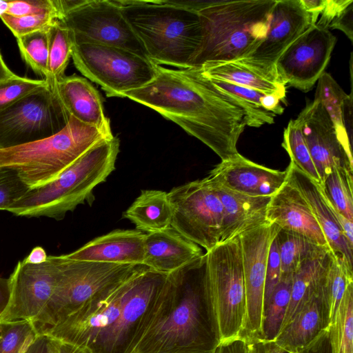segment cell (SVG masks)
Masks as SVG:
<instances>
[{"mask_svg":"<svg viewBox=\"0 0 353 353\" xmlns=\"http://www.w3.org/2000/svg\"><path fill=\"white\" fill-rule=\"evenodd\" d=\"M157 75L127 97L157 112L196 137L221 159L238 154L245 114L195 68L172 69L157 65Z\"/></svg>","mask_w":353,"mask_h":353,"instance_id":"cell-1","label":"cell"},{"mask_svg":"<svg viewBox=\"0 0 353 353\" xmlns=\"http://www.w3.org/2000/svg\"><path fill=\"white\" fill-rule=\"evenodd\" d=\"M219 344L204 254L168 274L162 301L133 353H215Z\"/></svg>","mask_w":353,"mask_h":353,"instance_id":"cell-2","label":"cell"},{"mask_svg":"<svg viewBox=\"0 0 353 353\" xmlns=\"http://www.w3.org/2000/svg\"><path fill=\"white\" fill-rule=\"evenodd\" d=\"M154 63L189 68L202 39L198 12L172 0H117Z\"/></svg>","mask_w":353,"mask_h":353,"instance_id":"cell-3","label":"cell"},{"mask_svg":"<svg viewBox=\"0 0 353 353\" xmlns=\"http://www.w3.org/2000/svg\"><path fill=\"white\" fill-rule=\"evenodd\" d=\"M119 152L117 137L102 139L55 180L30 189L8 211L17 216L63 219L68 212L91 201L94 188L105 181L114 170Z\"/></svg>","mask_w":353,"mask_h":353,"instance_id":"cell-4","label":"cell"},{"mask_svg":"<svg viewBox=\"0 0 353 353\" xmlns=\"http://www.w3.org/2000/svg\"><path fill=\"white\" fill-rule=\"evenodd\" d=\"M276 0L216 1L198 12L201 44L190 68L243 59L265 39Z\"/></svg>","mask_w":353,"mask_h":353,"instance_id":"cell-5","label":"cell"},{"mask_svg":"<svg viewBox=\"0 0 353 353\" xmlns=\"http://www.w3.org/2000/svg\"><path fill=\"white\" fill-rule=\"evenodd\" d=\"M109 137L70 116L65 128L52 136L0 150V166L15 169L30 189L35 188L55 180L92 146Z\"/></svg>","mask_w":353,"mask_h":353,"instance_id":"cell-6","label":"cell"},{"mask_svg":"<svg viewBox=\"0 0 353 353\" xmlns=\"http://www.w3.org/2000/svg\"><path fill=\"white\" fill-rule=\"evenodd\" d=\"M168 274L142 265L126 281L112 323L84 350L88 353H133L162 301Z\"/></svg>","mask_w":353,"mask_h":353,"instance_id":"cell-7","label":"cell"},{"mask_svg":"<svg viewBox=\"0 0 353 353\" xmlns=\"http://www.w3.org/2000/svg\"><path fill=\"white\" fill-rule=\"evenodd\" d=\"M61 259V273L53 293L32 321L39 333L63 321L143 265L74 261L64 255Z\"/></svg>","mask_w":353,"mask_h":353,"instance_id":"cell-8","label":"cell"},{"mask_svg":"<svg viewBox=\"0 0 353 353\" xmlns=\"http://www.w3.org/2000/svg\"><path fill=\"white\" fill-rule=\"evenodd\" d=\"M205 280L220 344L241 337L246 303L239 236L205 253Z\"/></svg>","mask_w":353,"mask_h":353,"instance_id":"cell-9","label":"cell"},{"mask_svg":"<svg viewBox=\"0 0 353 353\" xmlns=\"http://www.w3.org/2000/svg\"><path fill=\"white\" fill-rule=\"evenodd\" d=\"M72 58L77 69L99 84L108 97H123L157 75V64L122 48L90 42H73Z\"/></svg>","mask_w":353,"mask_h":353,"instance_id":"cell-10","label":"cell"},{"mask_svg":"<svg viewBox=\"0 0 353 353\" xmlns=\"http://www.w3.org/2000/svg\"><path fill=\"white\" fill-rule=\"evenodd\" d=\"M69 119L50 87L39 88L0 110V150L52 136L64 128Z\"/></svg>","mask_w":353,"mask_h":353,"instance_id":"cell-11","label":"cell"},{"mask_svg":"<svg viewBox=\"0 0 353 353\" xmlns=\"http://www.w3.org/2000/svg\"><path fill=\"white\" fill-rule=\"evenodd\" d=\"M168 197L173 228L206 252L220 243L223 205L207 177L172 188Z\"/></svg>","mask_w":353,"mask_h":353,"instance_id":"cell-12","label":"cell"},{"mask_svg":"<svg viewBox=\"0 0 353 353\" xmlns=\"http://www.w3.org/2000/svg\"><path fill=\"white\" fill-rule=\"evenodd\" d=\"M60 21L71 32L73 42L117 46L147 57L117 0H84Z\"/></svg>","mask_w":353,"mask_h":353,"instance_id":"cell-13","label":"cell"},{"mask_svg":"<svg viewBox=\"0 0 353 353\" xmlns=\"http://www.w3.org/2000/svg\"><path fill=\"white\" fill-rule=\"evenodd\" d=\"M280 228L265 222L239 235L245 290V318L241 336L261 338L266 267L271 243Z\"/></svg>","mask_w":353,"mask_h":353,"instance_id":"cell-14","label":"cell"},{"mask_svg":"<svg viewBox=\"0 0 353 353\" xmlns=\"http://www.w3.org/2000/svg\"><path fill=\"white\" fill-rule=\"evenodd\" d=\"M336 42L330 30L312 25L277 59L275 68L282 82L310 90L325 72Z\"/></svg>","mask_w":353,"mask_h":353,"instance_id":"cell-15","label":"cell"},{"mask_svg":"<svg viewBox=\"0 0 353 353\" xmlns=\"http://www.w3.org/2000/svg\"><path fill=\"white\" fill-rule=\"evenodd\" d=\"M61 255H50L40 264L19 261L9 277L10 301L0 321H33L53 293L61 273Z\"/></svg>","mask_w":353,"mask_h":353,"instance_id":"cell-16","label":"cell"},{"mask_svg":"<svg viewBox=\"0 0 353 353\" xmlns=\"http://www.w3.org/2000/svg\"><path fill=\"white\" fill-rule=\"evenodd\" d=\"M298 117L321 183L335 168L353 171L352 152L340 141L329 114L317 99L307 103Z\"/></svg>","mask_w":353,"mask_h":353,"instance_id":"cell-17","label":"cell"},{"mask_svg":"<svg viewBox=\"0 0 353 353\" xmlns=\"http://www.w3.org/2000/svg\"><path fill=\"white\" fill-rule=\"evenodd\" d=\"M312 25V17L300 0H276L265 39L241 59L265 69H276L281 54Z\"/></svg>","mask_w":353,"mask_h":353,"instance_id":"cell-18","label":"cell"},{"mask_svg":"<svg viewBox=\"0 0 353 353\" xmlns=\"http://www.w3.org/2000/svg\"><path fill=\"white\" fill-rule=\"evenodd\" d=\"M208 180L232 191L252 196H272L285 183L288 172L257 164L239 153L221 161Z\"/></svg>","mask_w":353,"mask_h":353,"instance_id":"cell-19","label":"cell"},{"mask_svg":"<svg viewBox=\"0 0 353 353\" xmlns=\"http://www.w3.org/2000/svg\"><path fill=\"white\" fill-rule=\"evenodd\" d=\"M266 221L276 224L281 230L302 235L320 245L329 247L305 199L288 179L271 196L267 207Z\"/></svg>","mask_w":353,"mask_h":353,"instance_id":"cell-20","label":"cell"},{"mask_svg":"<svg viewBox=\"0 0 353 353\" xmlns=\"http://www.w3.org/2000/svg\"><path fill=\"white\" fill-rule=\"evenodd\" d=\"M145 234L137 230H116L64 256L74 261L143 265Z\"/></svg>","mask_w":353,"mask_h":353,"instance_id":"cell-21","label":"cell"},{"mask_svg":"<svg viewBox=\"0 0 353 353\" xmlns=\"http://www.w3.org/2000/svg\"><path fill=\"white\" fill-rule=\"evenodd\" d=\"M288 180L300 191L319 224L331 251L352 265L353 245L346 239L334 210L323 194L319 185L290 163L286 168Z\"/></svg>","mask_w":353,"mask_h":353,"instance_id":"cell-22","label":"cell"},{"mask_svg":"<svg viewBox=\"0 0 353 353\" xmlns=\"http://www.w3.org/2000/svg\"><path fill=\"white\" fill-rule=\"evenodd\" d=\"M53 91L70 117L97 128L106 136H113L101 96L85 78L76 74L64 76Z\"/></svg>","mask_w":353,"mask_h":353,"instance_id":"cell-23","label":"cell"},{"mask_svg":"<svg viewBox=\"0 0 353 353\" xmlns=\"http://www.w3.org/2000/svg\"><path fill=\"white\" fill-rule=\"evenodd\" d=\"M204 254L172 226L145 234L143 265L155 271L170 274Z\"/></svg>","mask_w":353,"mask_h":353,"instance_id":"cell-24","label":"cell"},{"mask_svg":"<svg viewBox=\"0 0 353 353\" xmlns=\"http://www.w3.org/2000/svg\"><path fill=\"white\" fill-rule=\"evenodd\" d=\"M329 325V306L324 281L320 290L299 310L273 341L280 347L294 353L312 342Z\"/></svg>","mask_w":353,"mask_h":353,"instance_id":"cell-25","label":"cell"},{"mask_svg":"<svg viewBox=\"0 0 353 353\" xmlns=\"http://www.w3.org/2000/svg\"><path fill=\"white\" fill-rule=\"evenodd\" d=\"M208 181L223 205L220 243L232 240L243 232L267 222L266 211L271 196L245 195Z\"/></svg>","mask_w":353,"mask_h":353,"instance_id":"cell-26","label":"cell"},{"mask_svg":"<svg viewBox=\"0 0 353 353\" xmlns=\"http://www.w3.org/2000/svg\"><path fill=\"white\" fill-rule=\"evenodd\" d=\"M195 68L205 77L221 79L275 95L281 102L285 101L286 86L276 69H265L242 59L210 61Z\"/></svg>","mask_w":353,"mask_h":353,"instance_id":"cell-27","label":"cell"},{"mask_svg":"<svg viewBox=\"0 0 353 353\" xmlns=\"http://www.w3.org/2000/svg\"><path fill=\"white\" fill-rule=\"evenodd\" d=\"M172 208L168 193L143 190L124 212L123 217L132 222L137 230L150 233L171 226Z\"/></svg>","mask_w":353,"mask_h":353,"instance_id":"cell-28","label":"cell"},{"mask_svg":"<svg viewBox=\"0 0 353 353\" xmlns=\"http://www.w3.org/2000/svg\"><path fill=\"white\" fill-rule=\"evenodd\" d=\"M331 254L328 250L307 260L293 274L290 300L281 330L323 285Z\"/></svg>","mask_w":353,"mask_h":353,"instance_id":"cell-29","label":"cell"},{"mask_svg":"<svg viewBox=\"0 0 353 353\" xmlns=\"http://www.w3.org/2000/svg\"><path fill=\"white\" fill-rule=\"evenodd\" d=\"M203 76L243 110L246 125L259 128L274 122L276 115L266 109L270 94L221 79Z\"/></svg>","mask_w":353,"mask_h":353,"instance_id":"cell-30","label":"cell"},{"mask_svg":"<svg viewBox=\"0 0 353 353\" xmlns=\"http://www.w3.org/2000/svg\"><path fill=\"white\" fill-rule=\"evenodd\" d=\"M276 239L281 259V277L292 276L305 261L331 250L329 247L320 245L302 235L281 229Z\"/></svg>","mask_w":353,"mask_h":353,"instance_id":"cell-31","label":"cell"},{"mask_svg":"<svg viewBox=\"0 0 353 353\" xmlns=\"http://www.w3.org/2000/svg\"><path fill=\"white\" fill-rule=\"evenodd\" d=\"M48 61L47 82L54 90L57 83L65 75V70L72 57L73 41L71 32L59 20L48 30Z\"/></svg>","mask_w":353,"mask_h":353,"instance_id":"cell-32","label":"cell"},{"mask_svg":"<svg viewBox=\"0 0 353 353\" xmlns=\"http://www.w3.org/2000/svg\"><path fill=\"white\" fill-rule=\"evenodd\" d=\"M347 95L332 76L324 72L319 79L314 99L325 108L342 143L352 151V139L347 136L343 124V114Z\"/></svg>","mask_w":353,"mask_h":353,"instance_id":"cell-33","label":"cell"},{"mask_svg":"<svg viewBox=\"0 0 353 353\" xmlns=\"http://www.w3.org/2000/svg\"><path fill=\"white\" fill-rule=\"evenodd\" d=\"M319 186L330 206L353 222V171L335 168Z\"/></svg>","mask_w":353,"mask_h":353,"instance_id":"cell-34","label":"cell"},{"mask_svg":"<svg viewBox=\"0 0 353 353\" xmlns=\"http://www.w3.org/2000/svg\"><path fill=\"white\" fill-rule=\"evenodd\" d=\"M292 283V276L281 277L265 304L261 339L274 341L279 333L290 300Z\"/></svg>","mask_w":353,"mask_h":353,"instance_id":"cell-35","label":"cell"},{"mask_svg":"<svg viewBox=\"0 0 353 353\" xmlns=\"http://www.w3.org/2000/svg\"><path fill=\"white\" fill-rule=\"evenodd\" d=\"M328 330L332 353H353V284L347 289Z\"/></svg>","mask_w":353,"mask_h":353,"instance_id":"cell-36","label":"cell"},{"mask_svg":"<svg viewBox=\"0 0 353 353\" xmlns=\"http://www.w3.org/2000/svg\"><path fill=\"white\" fill-rule=\"evenodd\" d=\"M282 147L288 152L290 162L320 185V176L306 145L301 121L298 117L291 119L285 128Z\"/></svg>","mask_w":353,"mask_h":353,"instance_id":"cell-37","label":"cell"},{"mask_svg":"<svg viewBox=\"0 0 353 353\" xmlns=\"http://www.w3.org/2000/svg\"><path fill=\"white\" fill-rule=\"evenodd\" d=\"M353 284V265L332 252L327 269L325 288L329 306L330 323L348 287Z\"/></svg>","mask_w":353,"mask_h":353,"instance_id":"cell-38","label":"cell"},{"mask_svg":"<svg viewBox=\"0 0 353 353\" xmlns=\"http://www.w3.org/2000/svg\"><path fill=\"white\" fill-rule=\"evenodd\" d=\"M48 30L34 32L16 38L24 62L34 73L45 80L48 77Z\"/></svg>","mask_w":353,"mask_h":353,"instance_id":"cell-39","label":"cell"},{"mask_svg":"<svg viewBox=\"0 0 353 353\" xmlns=\"http://www.w3.org/2000/svg\"><path fill=\"white\" fill-rule=\"evenodd\" d=\"M39 334L30 320L0 321V353H24Z\"/></svg>","mask_w":353,"mask_h":353,"instance_id":"cell-40","label":"cell"},{"mask_svg":"<svg viewBox=\"0 0 353 353\" xmlns=\"http://www.w3.org/2000/svg\"><path fill=\"white\" fill-rule=\"evenodd\" d=\"M49 85L45 79H32L14 74L0 82V110L9 106L34 90Z\"/></svg>","mask_w":353,"mask_h":353,"instance_id":"cell-41","label":"cell"},{"mask_svg":"<svg viewBox=\"0 0 353 353\" xmlns=\"http://www.w3.org/2000/svg\"><path fill=\"white\" fill-rule=\"evenodd\" d=\"M30 190V187L22 180L15 169L8 166H0L1 210L8 211Z\"/></svg>","mask_w":353,"mask_h":353,"instance_id":"cell-42","label":"cell"},{"mask_svg":"<svg viewBox=\"0 0 353 353\" xmlns=\"http://www.w3.org/2000/svg\"><path fill=\"white\" fill-rule=\"evenodd\" d=\"M3 23L17 38L34 32L48 30L57 19L52 14L14 17L6 14L0 15Z\"/></svg>","mask_w":353,"mask_h":353,"instance_id":"cell-43","label":"cell"},{"mask_svg":"<svg viewBox=\"0 0 353 353\" xmlns=\"http://www.w3.org/2000/svg\"><path fill=\"white\" fill-rule=\"evenodd\" d=\"M14 17L52 14L59 20L53 0H0V15Z\"/></svg>","mask_w":353,"mask_h":353,"instance_id":"cell-44","label":"cell"},{"mask_svg":"<svg viewBox=\"0 0 353 353\" xmlns=\"http://www.w3.org/2000/svg\"><path fill=\"white\" fill-rule=\"evenodd\" d=\"M276 236L271 243L268 254L265 283L264 305L269 300L281 277V259Z\"/></svg>","mask_w":353,"mask_h":353,"instance_id":"cell-45","label":"cell"},{"mask_svg":"<svg viewBox=\"0 0 353 353\" xmlns=\"http://www.w3.org/2000/svg\"><path fill=\"white\" fill-rule=\"evenodd\" d=\"M352 2V0H326L324 8L315 25L328 29L333 19Z\"/></svg>","mask_w":353,"mask_h":353,"instance_id":"cell-46","label":"cell"},{"mask_svg":"<svg viewBox=\"0 0 353 353\" xmlns=\"http://www.w3.org/2000/svg\"><path fill=\"white\" fill-rule=\"evenodd\" d=\"M353 2L341 11L331 22L328 29H338L353 41L352 31Z\"/></svg>","mask_w":353,"mask_h":353,"instance_id":"cell-47","label":"cell"},{"mask_svg":"<svg viewBox=\"0 0 353 353\" xmlns=\"http://www.w3.org/2000/svg\"><path fill=\"white\" fill-rule=\"evenodd\" d=\"M57 340L45 333H39L24 353H55Z\"/></svg>","mask_w":353,"mask_h":353,"instance_id":"cell-48","label":"cell"},{"mask_svg":"<svg viewBox=\"0 0 353 353\" xmlns=\"http://www.w3.org/2000/svg\"><path fill=\"white\" fill-rule=\"evenodd\" d=\"M215 353H253V350L250 339L241 336L219 344Z\"/></svg>","mask_w":353,"mask_h":353,"instance_id":"cell-49","label":"cell"},{"mask_svg":"<svg viewBox=\"0 0 353 353\" xmlns=\"http://www.w3.org/2000/svg\"><path fill=\"white\" fill-rule=\"evenodd\" d=\"M294 353H332L328 328L309 345Z\"/></svg>","mask_w":353,"mask_h":353,"instance_id":"cell-50","label":"cell"},{"mask_svg":"<svg viewBox=\"0 0 353 353\" xmlns=\"http://www.w3.org/2000/svg\"><path fill=\"white\" fill-rule=\"evenodd\" d=\"M249 339L252 344L253 353H290L278 346L273 341H266L261 338Z\"/></svg>","mask_w":353,"mask_h":353,"instance_id":"cell-51","label":"cell"},{"mask_svg":"<svg viewBox=\"0 0 353 353\" xmlns=\"http://www.w3.org/2000/svg\"><path fill=\"white\" fill-rule=\"evenodd\" d=\"M305 10L311 15L315 25L324 8L326 0H300Z\"/></svg>","mask_w":353,"mask_h":353,"instance_id":"cell-52","label":"cell"},{"mask_svg":"<svg viewBox=\"0 0 353 353\" xmlns=\"http://www.w3.org/2000/svg\"><path fill=\"white\" fill-rule=\"evenodd\" d=\"M10 296V279L0 277V317L4 313L9 303Z\"/></svg>","mask_w":353,"mask_h":353,"instance_id":"cell-53","label":"cell"},{"mask_svg":"<svg viewBox=\"0 0 353 353\" xmlns=\"http://www.w3.org/2000/svg\"><path fill=\"white\" fill-rule=\"evenodd\" d=\"M48 255L45 250L39 246L34 248L30 253L23 259L27 263L40 264L45 262Z\"/></svg>","mask_w":353,"mask_h":353,"instance_id":"cell-54","label":"cell"},{"mask_svg":"<svg viewBox=\"0 0 353 353\" xmlns=\"http://www.w3.org/2000/svg\"><path fill=\"white\" fill-rule=\"evenodd\" d=\"M55 353H88L85 350L73 344L57 340Z\"/></svg>","mask_w":353,"mask_h":353,"instance_id":"cell-55","label":"cell"},{"mask_svg":"<svg viewBox=\"0 0 353 353\" xmlns=\"http://www.w3.org/2000/svg\"><path fill=\"white\" fill-rule=\"evenodd\" d=\"M14 74L7 66L0 52V82L13 77Z\"/></svg>","mask_w":353,"mask_h":353,"instance_id":"cell-56","label":"cell"}]
</instances>
